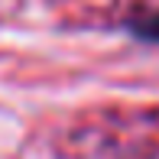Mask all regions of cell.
Here are the masks:
<instances>
[{
	"mask_svg": "<svg viewBox=\"0 0 159 159\" xmlns=\"http://www.w3.org/2000/svg\"><path fill=\"white\" fill-rule=\"evenodd\" d=\"M136 33L159 42V13H156V16H149V20H143V23H136Z\"/></svg>",
	"mask_w": 159,
	"mask_h": 159,
	"instance_id": "cell-1",
	"label": "cell"
}]
</instances>
